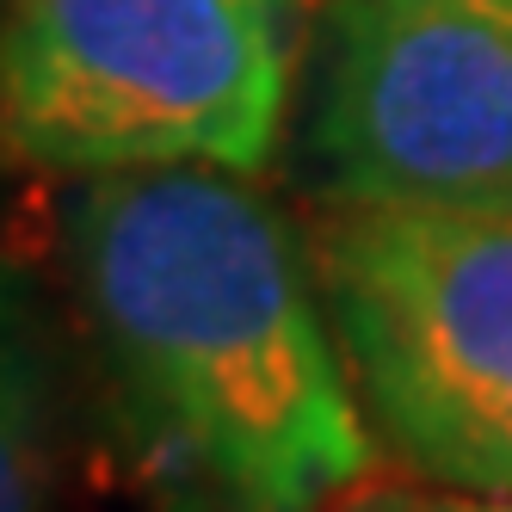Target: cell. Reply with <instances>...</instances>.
Here are the masks:
<instances>
[{
	"mask_svg": "<svg viewBox=\"0 0 512 512\" xmlns=\"http://www.w3.org/2000/svg\"><path fill=\"white\" fill-rule=\"evenodd\" d=\"M68 253L130 426L216 512H334L377 469V420L315 260L247 173H99Z\"/></svg>",
	"mask_w": 512,
	"mask_h": 512,
	"instance_id": "6da1fadb",
	"label": "cell"
},
{
	"mask_svg": "<svg viewBox=\"0 0 512 512\" xmlns=\"http://www.w3.org/2000/svg\"><path fill=\"white\" fill-rule=\"evenodd\" d=\"M297 0H0V142L38 173H260Z\"/></svg>",
	"mask_w": 512,
	"mask_h": 512,
	"instance_id": "7a4b0ae2",
	"label": "cell"
},
{
	"mask_svg": "<svg viewBox=\"0 0 512 512\" xmlns=\"http://www.w3.org/2000/svg\"><path fill=\"white\" fill-rule=\"evenodd\" d=\"M309 136L340 198L512 210V7L334 0Z\"/></svg>",
	"mask_w": 512,
	"mask_h": 512,
	"instance_id": "3957f363",
	"label": "cell"
},
{
	"mask_svg": "<svg viewBox=\"0 0 512 512\" xmlns=\"http://www.w3.org/2000/svg\"><path fill=\"white\" fill-rule=\"evenodd\" d=\"M315 278L389 451L512 377V210L340 198Z\"/></svg>",
	"mask_w": 512,
	"mask_h": 512,
	"instance_id": "277c9868",
	"label": "cell"
},
{
	"mask_svg": "<svg viewBox=\"0 0 512 512\" xmlns=\"http://www.w3.org/2000/svg\"><path fill=\"white\" fill-rule=\"evenodd\" d=\"M56 482V346L38 290L0 253V512H44Z\"/></svg>",
	"mask_w": 512,
	"mask_h": 512,
	"instance_id": "5b68a950",
	"label": "cell"
},
{
	"mask_svg": "<svg viewBox=\"0 0 512 512\" xmlns=\"http://www.w3.org/2000/svg\"><path fill=\"white\" fill-rule=\"evenodd\" d=\"M395 457L414 475H432V482L512 494V377H500L488 395H475L451 420L426 426L414 445H401Z\"/></svg>",
	"mask_w": 512,
	"mask_h": 512,
	"instance_id": "8992f818",
	"label": "cell"
},
{
	"mask_svg": "<svg viewBox=\"0 0 512 512\" xmlns=\"http://www.w3.org/2000/svg\"><path fill=\"white\" fill-rule=\"evenodd\" d=\"M334 512H512V494L494 488H457V482H364Z\"/></svg>",
	"mask_w": 512,
	"mask_h": 512,
	"instance_id": "52a82bcc",
	"label": "cell"
},
{
	"mask_svg": "<svg viewBox=\"0 0 512 512\" xmlns=\"http://www.w3.org/2000/svg\"><path fill=\"white\" fill-rule=\"evenodd\" d=\"M506 7H512V0H506Z\"/></svg>",
	"mask_w": 512,
	"mask_h": 512,
	"instance_id": "ba28073f",
	"label": "cell"
}]
</instances>
